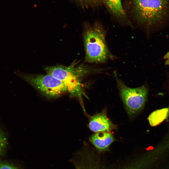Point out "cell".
<instances>
[{
  "instance_id": "obj_9",
  "label": "cell",
  "mask_w": 169,
  "mask_h": 169,
  "mask_svg": "<svg viewBox=\"0 0 169 169\" xmlns=\"http://www.w3.org/2000/svg\"><path fill=\"white\" fill-rule=\"evenodd\" d=\"M168 109L164 108L157 110L152 113L148 117L150 125L155 126L162 121L167 116Z\"/></svg>"
},
{
  "instance_id": "obj_12",
  "label": "cell",
  "mask_w": 169,
  "mask_h": 169,
  "mask_svg": "<svg viewBox=\"0 0 169 169\" xmlns=\"http://www.w3.org/2000/svg\"><path fill=\"white\" fill-rule=\"evenodd\" d=\"M164 59H165V64L166 65H169V51L164 56Z\"/></svg>"
},
{
  "instance_id": "obj_11",
  "label": "cell",
  "mask_w": 169,
  "mask_h": 169,
  "mask_svg": "<svg viewBox=\"0 0 169 169\" xmlns=\"http://www.w3.org/2000/svg\"><path fill=\"white\" fill-rule=\"evenodd\" d=\"M0 169H20L15 165L6 162L0 161Z\"/></svg>"
},
{
  "instance_id": "obj_5",
  "label": "cell",
  "mask_w": 169,
  "mask_h": 169,
  "mask_svg": "<svg viewBox=\"0 0 169 169\" xmlns=\"http://www.w3.org/2000/svg\"><path fill=\"white\" fill-rule=\"evenodd\" d=\"M117 85L126 112L130 116H134L143 107L146 100L147 91L144 86L131 88L126 86L114 73Z\"/></svg>"
},
{
  "instance_id": "obj_6",
  "label": "cell",
  "mask_w": 169,
  "mask_h": 169,
  "mask_svg": "<svg viewBox=\"0 0 169 169\" xmlns=\"http://www.w3.org/2000/svg\"><path fill=\"white\" fill-rule=\"evenodd\" d=\"M89 127L91 131L95 133L110 132L117 128L107 117L105 110L90 117Z\"/></svg>"
},
{
  "instance_id": "obj_3",
  "label": "cell",
  "mask_w": 169,
  "mask_h": 169,
  "mask_svg": "<svg viewBox=\"0 0 169 169\" xmlns=\"http://www.w3.org/2000/svg\"><path fill=\"white\" fill-rule=\"evenodd\" d=\"M131 11L137 23L150 28L169 18V0H131Z\"/></svg>"
},
{
  "instance_id": "obj_7",
  "label": "cell",
  "mask_w": 169,
  "mask_h": 169,
  "mask_svg": "<svg viewBox=\"0 0 169 169\" xmlns=\"http://www.w3.org/2000/svg\"><path fill=\"white\" fill-rule=\"evenodd\" d=\"M89 140L98 151L102 152L109 150L115 139L110 132H99L92 135Z\"/></svg>"
},
{
  "instance_id": "obj_10",
  "label": "cell",
  "mask_w": 169,
  "mask_h": 169,
  "mask_svg": "<svg viewBox=\"0 0 169 169\" xmlns=\"http://www.w3.org/2000/svg\"><path fill=\"white\" fill-rule=\"evenodd\" d=\"M6 144V138L3 133L0 131V156L3 153Z\"/></svg>"
},
{
  "instance_id": "obj_8",
  "label": "cell",
  "mask_w": 169,
  "mask_h": 169,
  "mask_svg": "<svg viewBox=\"0 0 169 169\" xmlns=\"http://www.w3.org/2000/svg\"><path fill=\"white\" fill-rule=\"evenodd\" d=\"M105 1L108 10L114 16L129 25L131 24L123 7L121 0H105Z\"/></svg>"
},
{
  "instance_id": "obj_14",
  "label": "cell",
  "mask_w": 169,
  "mask_h": 169,
  "mask_svg": "<svg viewBox=\"0 0 169 169\" xmlns=\"http://www.w3.org/2000/svg\"><path fill=\"white\" fill-rule=\"evenodd\" d=\"M96 0H90V2H94Z\"/></svg>"
},
{
  "instance_id": "obj_4",
  "label": "cell",
  "mask_w": 169,
  "mask_h": 169,
  "mask_svg": "<svg viewBox=\"0 0 169 169\" xmlns=\"http://www.w3.org/2000/svg\"><path fill=\"white\" fill-rule=\"evenodd\" d=\"M14 73L49 98H56L68 92L63 83L51 74H28L19 70Z\"/></svg>"
},
{
  "instance_id": "obj_13",
  "label": "cell",
  "mask_w": 169,
  "mask_h": 169,
  "mask_svg": "<svg viewBox=\"0 0 169 169\" xmlns=\"http://www.w3.org/2000/svg\"><path fill=\"white\" fill-rule=\"evenodd\" d=\"M87 169H125L120 168H114V167H97L90 168Z\"/></svg>"
},
{
  "instance_id": "obj_2",
  "label": "cell",
  "mask_w": 169,
  "mask_h": 169,
  "mask_svg": "<svg viewBox=\"0 0 169 169\" xmlns=\"http://www.w3.org/2000/svg\"><path fill=\"white\" fill-rule=\"evenodd\" d=\"M83 37L85 56V62L101 64L114 57L109 49L106 40V32L98 23L86 24Z\"/></svg>"
},
{
  "instance_id": "obj_15",
  "label": "cell",
  "mask_w": 169,
  "mask_h": 169,
  "mask_svg": "<svg viewBox=\"0 0 169 169\" xmlns=\"http://www.w3.org/2000/svg\"><path fill=\"white\" fill-rule=\"evenodd\" d=\"M93 157H90V158ZM101 158H104V157H101Z\"/></svg>"
},
{
  "instance_id": "obj_1",
  "label": "cell",
  "mask_w": 169,
  "mask_h": 169,
  "mask_svg": "<svg viewBox=\"0 0 169 169\" xmlns=\"http://www.w3.org/2000/svg\"><path fill=\"white\" fill-rule=\"evenodd\" d=\"M44 69L47 74L62 81L71 95L77 97L80 100L84 94L82 84L83 78L92 74L99 73L104 70L87 64H78L75 62L69 66L58 65L46 66Z\"/></svg>"
},
{
  "instance_id": "obj_16",
  "label": "cell",
  "mask_w": 169,
  "mask_h": 169,
  "mask_svg": "<svg viewBox=\"0 0 169 169\" xmlns=\"http://www.w3.org/2000/svg\"></svg>"
}]
</instances>
